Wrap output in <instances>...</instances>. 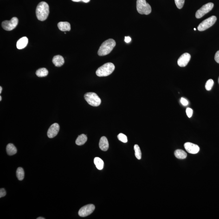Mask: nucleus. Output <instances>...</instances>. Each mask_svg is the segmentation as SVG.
Segmentation results:
<instances>
[{
    "instance_id": "bb28decb",
    "label": "nucleus",
    "mask_w": 219,
    "mask_h": 219,
    "mask_svg": "<svg viewBox=\"0 0 219 219\" xmlns=\"http://www.w3.org/2000/svg\"><path fill=\"white\" fill-rule=\"evenodd\" d=\"M186 114L188 118H191L193 114V111L191 108H187L186 111Z\"/></svg>"
},
{
    "instance_id": "4468645a",
    "label": "nucleus",
    "mask_w": 219,
    "mask_h": 219,
    "mask_svg": "<svg viewBox=\"0 0 219 219\" xmlns=\"http://www.w3.org/2000/svg\"><path fill=\"white\" fill-rule=\"evenodd\" d=\"M53 62L54 66L56 67H61L64 63V59L61 55L55 56L53 58Z\"/></svg>"
},
{
    "instance_id": "393cba45",
    "label": "nucleus",
    "mask_w": 219,
    "mask_h": 219,
    "mask_svg": "<svg viewBox=\"0 0 219 219\" xmlns=\"http://www.w3.org/2000/svg\"><path fill=\"white\" fill-rule=\"evenodd\" d=\"M118 139L123 143H126L127 142V138L125 134L122 133L119 134L118 136Z\"/></svg>"
},
{
    "instance_id": "412c9836",
    "label": "nucleus",
    "mask_w": 219,
    "mask_h": 219,
    "mask_svg": "<svg viewBox=\"0 0 219 219\" xmlns=\"http://www.w3.org/2000/svg\"><path fill=\"white\" fill-rule=\"evenodd\" d=\"M94 163L97 169L98 170H101L104 168V162L99 157H97L95 158Z\"/></svg>"
},
{
    "instance_id": "72a5a7b5",
    "label": "nucleus",
    "mask_w": 219,
    "mask_h": 219,
    "mask_svg": "<svg viewBox=\"0 0 219 219\" xmlns=\"http://www.w3.org/2000/svg\"><path fill=\"white\" fill-rule=\"evenodd\" d=\"M37 219H45V218L42 217H39L37 218Z\"/></svg>"
},
{
    "instance_id": "ddd939ff",
    "label": "nucleus",
    "mask_w": 219,
    "mask_h": 219,
    "mask_svg": "<svg viewBox=\"0 0 219 219\" xmlns=\"http://www.w3.org/2000/svg\"><path fill=\"white\" fill-rule=\"evenodd\" d=\"M99 148L102 151H107L109 148V143L108 140L106 137H102L99 141Z\"/></svg>"
},
{
    "instance_id": "a878e982",
    "label": "nucleus",
    "mask_w": 219,
    "mask_h": 219,
    "mask_svg": "<svg viewBox=\"0 0 219 219\" xmlns=\"http://www.w3.org/2000/svg\"><path fill=\"white\" fill-rule=\"evenodd\" d=\"M175 4L177 8L179 9L183 8L185 3V0H175Z\"/></svg>"
},
{
    "instance_id": "9d476101",
    "label": "nucleus",
    "mask_w": 219,
    "mask_h": 219,
    "mask_svg": "<svg viewBox=\"0 0 219 219\" xmlns=\"http://www.w3.org/2000/svg\"><path fill=\"white\" fill-rule=\"evenodd\" d=\"M191 59V55L188 53L182 54L177 61V63L180 67H184L186 66Z\"/></svg>"
},
{
    "instance_id": "2eb2a0df",
    "label": "nucleus",
    "mask_w": 219,
    "mask_h": 219,
    "mask_svg": "<svg viewBox=\"0 0 219 219\" xmlns=\"http://www.w3.org/2000/svg\"><path fill=\"white\" fill-rule=\"evenodd\" d=\"M28 43V39L26 37H24L17 41V48L18 49H22L25 48Z\"/></svg>"
},
{
    "instance_id": "6ab92c4d",
    "label": "nucleus",
    "mask_w": 219,
    "mask_h": 219,
    "mask_svg": "<svg viewBox=\"0 0 219 219\" xmlns=\"http://www.w3.org/2000/svg\"><path fill=\"white\" fill-rule=\"evenodd\" d=\"M175 157L179 159H184L186 158L187 156L186 153L181 150H176L175 152Z\"/></svg>"
},
{
    "instance_id": "f8f14e48",
    "label": "nucleus",
    "mask_w": 219,
    "mask_h": 219,
    "mask_svg": "<svg viewBox=\"0 0 219 219\" xmlns=\"http://www.w3.org/2000/svg\"><path fill=\"white\" fill-rule=\"evenodd\" d=\"M60 127L57 123H54L51 125L48 129L47 135L49 138H52L55 137L60 131Z\"/></svg>"
},
{
    "instance_id": "7c9ffc66",
    "label": "nucleus",
    "mask_w": 219,
    "mask_h": 219,
    "mask_svg": "<svg viewBox=\"0 0 219 219\" xmlns=\"http://www.w3.org/2000/svg\"><path fill=\"white\" fill-rule=\"evenodd\" d=\"M72 1L75 2H79L82 1V2H84V3H88L90 2V0H72Z\"/></svg>"
},
{
    "instance_id": "e433bc0d",
    "label": "nucleus",
    "mask_w": 219,
    "mask_h": 219,
    "mask_svg": "<svg viewBox=\"0 0 219 219\" xmlns=\"http://www.w3.org/2000/svg\"><path fill=\"white\" fill-rule=\"evenodd\" d=\"M218 82H219V79H218Z\"/></svg>"
},
{
    "instance_id": "c9c22d12",
    "label": "nucleus",
    "mask_w": 219,
    "mask_h": 219,
    "mask_svg": "<svg viewBox=\"0 0 219 219\" xmlns=\"http://www.w3.org/2000/svg\"><path fill=\"white\" fill-rule=\"evenodd\" d=\"M194 30L196 31V28H194Z\"/></svg>"
},
{
    "instance_id": "6e6552de",
    "label": "nucleus",
    "mask_w": 219,
    "mask_h": 219,
    "mask_svg": "<svg viewBox=\"0 0 219 219\" xmlns=\"http://www.w3.org/2000/svg\"><path fill=\"white\" fill-rule=\"evenodd\" d=\"M214 7V3H208L202 6L200 9L196 11V17L197 18H201L207 13L211 11Z\"/></svg>"
},
{
    "instance_id": "c85d7f7f",
    "label": "nucleus",
    "mask_w": 219,
    "mask_h": 219,
    "mask_svg": "<svg viewBox=\"0 0 219 219\" xmlns=\"http://www.w3.org/2000/svg\"><path fill=\"white\" fill-rule=\"evenodd\" d=\"M6 195V193L5 189L3 188H1L0 189V198L4 197Z\"/></svg>"
},
{
    "instance_id": "423d86ee",
    "label": "nucleus",
    "mask_w": 219,
    "mask_h": 219,
    "mask_svg": "<svg viewBox=\"0 0 219 219\" xmlns=\"http://www.w3.org/2000/svg\"><path fill=\"white\" fill-rule=\"evenodd\" d=\"M217 20V18L215 16H212L207 19L204 20L198 27L199 31H202L207 30L210 28L215 23Z\"/></svg>"
},
{
    "instance_id": "4be33fe9",
    "label": "nucleus",
    "mask_w": 219,
    "mask_h": 219,
    "mask_svg": "<svg viewBox=\"0 0 219 219\" xmlns=\"http://www.w3.org/2000/svg\"><path fill=\"white\" fill-rule=\"evenodd\" d=\"M16 176L19 180L22 181L24 177V172L22 168H18L16 171Z\"/></svg>"
},
{
    "instance_id": "2f4dec72",
    "label": "nucleus",
    "mask_w": 219,
    "mask_h": 219,
    "mask_svg": "<svg viewBox=\"0 0 219 219\" xmlns=\"http://www.w3.org/2000/svg\"><path fill=\"white\" fill-rule=\"evenodd\" d=\"M131 39L130 37H125V41L127 43H129L131 41Z\"/></svg>"
},
{
    "instance_id": "aec40b11",
    "label": "nucleus",
    "mask_w": 219,
    "mask_h": 219,
    "mask_svg": "<svg viewBox=\"0 0 219 219\" xmlns=\"http://www.w3.org/2000/svg\"><path fill=\"white\" fill-rule=\"evenodd\" d=\"M48 74V71L45 68L39 69L36 72V75L39 77H44L47 76Z\"/></svg>"
},
{
    "instance_id": "0eeeda50",
    "label": "nucleus",
    "mask_w": 219,
    "mask_h": 219,
    "mask_svg": "<svg viewBox=\"0 0 219 219\" xmlns=\"http://www.w3.org/2000/svg\"><path fill=\"white\" fill-rule=\"evenodd\" d=\"M18 23V19L16 17H13L10 21H3L2 23V27L5 30L10 31L17 27Z\"/></svg>"
},
{
    "instance_id": "20e7f679",
    "label": "nucleus",
    "mask_w": 219,
    "mask_h": 219,
    "mask_svg": "<svg viewBox=\"0 0 219 219\" xmlns=\"http://www.w3.org/2000/svg\"><path fill=\"white\" fill-rule=\"evenodd\" d=\"M137 8L140 14L147 15L150 14L152 10L151 6L147 3L146 0H137Z\"/></svg>"
},
{
    "instance_id": "5701e85b",
    "label": "nucleus",
    "mask_w": 219,
    "mask_h": 219,
    "mask_svg": "<svg viewBox=\"0 0 219 219\" xmlns=\"http://www.w3.org/2000/svg\"><path fill=\"white\" fill-rule=\"evenodd\" d=\"M134 150L135 155L136 157L138 159H140L142 157V153L139 146L137 145V144H135L134 146Z\"/></svg>"
},
{
    "instance_id": "f704fd0d",
    "label": "nucleus",
    "mask_w": 219,
    "mask_h": 219,
    "mask_svg": "<svg viewBox=\"0 0 219 219\" xmlns=\"http://www.w3.org/2000/svg\"><path fill=\"white\" fill-rule=\"evenodd\" d=\"M2 97L1 96H0V101H2Z\"/></svg>"
},
{
    "instance_id": "1a4fd4ad",
    "label": "nucleus",
    "mask_w": 219,
    "mask_h": 219,
    "mask_svg": "<svg viewBox=\"0 0 219 219\" xmlns=\"http://www.w3.org/2000/svg\"><path fill=\"white\" fill-rule=\"evenodd\" d=\"M95 209V207L93 204L87 205L82 207L79 210V215L82 217L88 216L93 212Z\"/></svg>"
},
{
    "instance_id": "b1692460",
    "label": "nucleus",
    "mask_w": 219,
    "mask_h": 219,
    "mask_svg": "<svg viewBox=\"0 0 219 219\" xmlns=\"http://www.w3.org/2000/svg\"><path fill=\"white\" fill-rule=\"evenodd\" d=\"M214 85V82L212 79H209V80H208L205 85L206 89L208 91L211 90Z\"/></svg>"
},
{
    "instance_id": "dca6fc26",
    "label": "nucleus",
    "mask_w": 219,
    "mask_h": 219,
    "mask_svg": "<svg viewBox=\"0 0 219 219\" xmlns=\"http://www.w3.org/2000/svg\"><path fill=\"white\" fill-rule=\"evenodd\" d=\"M59 29L62 31H70L71 30L70 24L67 22H61L58 24Z\"/></svg>"
},
{
    "instance_id": "f257e3e1",
    "label": "nucleus",
    "mask_w": 219,
    "mask_h": 219,
    "mask_svg": "<svg viewBox=\"0 0 219 219\" xmlns=\"http://www.w3.org/2000/svg\"><path fill=\"white\" fill-rule=\"evenodd\" d=\"M49 14V7L45 2H40L38 5L36 10L37 17L39 21H43L47 20Z\"/></svg>"
},
{
    "instance_id": "a211bd4d",
    "label": "nucleus",
    "mask_w": 219,
    "mask_h": 219,
    "mask_svg": "<svg viewBox=\"0 0 219 219\" xmlns=\"http://www.w3.org/2000/svg\"><path fill=\"white\" fill-rule=\"evenodd\" d=\"M87 140V137L85 134H82L79 136L76 141L77 145L81 146L85 144Z\"/></svg>"
},
{
    "instance_id": "9b49d317",
    "label": "nucleus",
    "mask_w": 219,
    "mask_h": 219,
    "mask_svg": "<svg viewBox=\"0 0 219 219\" xmlns=\"http://www.w3.org/2000/svg\"><path fill=\"white\" fill-rule=\"evenodd\" d=\"M184 147L187 152L194 154L197 153L200 150V148L198 146L189 142H187L184 144Z\"/></svg>"
},
{
    "instance_id": "7ed1b4c3",
    "label": "nucleus",
    "mask_w": 219,
    "mask_h": 219,
    "mask_svg": "<svg viewBox=\"0 0 219 219\" xmlns=\"http://www.w3.org/2000/svg\"><path fill=\"white\" fill-rule=\"evenodd\" d=\"M115 66L111 63H105L99 67L96 72V74L99 77H105L111 75L114 71Z\"/></svg>"
},
{
    "instance_id": "cd10ccee",
    "label": "nucleus",
    "mask_w": 219,
    "mask_h": 219,
    "mask_svg": "<svg viewBox=\"0 0 219 219\" xmlns=\"http://www.w3.org/2000/svg\"><path fill=\"white\" fill-rule=\"evenodd\" d=\"M180 102L181 104H182L183 106H187V105H188V101H187V100H186V99H185L184 98H181Z\"/></svg>"
},
{
    "instance_id": "473e14b6",
    "label": "nucleus",
    "mask_w": 219,
    "mask_h": 219,
    "mask_svg": "<svg viewBox=\"0 0 219 219\" xmlns=\"http://www.w3.org/2000/svg\"><path fill=\"white\" fill-rule=\"evenodd\" d=\"M2 86H0V93H2Z\"/></svg>"
},
{
    "instance_id": "f03ea898",
    "label": "nucleus",
    "mask_w": 219,
    "mask_h": 219,
    "mask_svg": "<svg viewBox=\"0 0 219 219\" xmlns=\"http://www.w3.org/2000/svg\"><path fill=\"white\" fill-rule=\"evenodd\" d=\"M115 41L112 39H108L103 43L98 51L99 56H104L111 53L115 47Z\"/></svg>"
},
{
    "instance_id": "f3484780",
    "label": "nucleus",
    "mask_w": 219,
    "mask_h": 219,
    "mask_svg": "<svg viewBox=\"0 0 219 219\" xmlns=\"http://www.w3.org/2000/svg\"><path fill=\"white\" fill-rule=\"evenodd\" d=\"M7 153L9 156H13L17 153V150L15 146L11 143H9L6 147Z\"/></svg>"
},
{
    "instance_id": "39448f33",
    "label": "nucleus",
    "mask_w": 219,
    "mask_h": 219,
    "mask_svg": "<svg viewBox=\"0 0 219 219\" xmlns=\"http://www.w3.org/2000/svg\"><path fill=\"white\" fill-rule=\"evenodd\" d=\"M85 100L91 106L97 107L100 105L101 100L96 93L90 92L86 93L84 95Z\"/></svg>"
},
{
    "instance_id": "c756f323",
    "label": "nucleus",
    "mask_w": 219,
    "mask_h": 219,
    "mask_svg": "<svg viewBox=\"0 0 219 219\" xmlns=\"http://www.w3.org/2000/svg\"><path fill=\"white\" fill-rule=\"evenodd\" d=\"M215 60L217 63H219V50L215 54Z\"/></svg>"
}]
</instances>
